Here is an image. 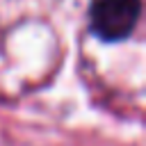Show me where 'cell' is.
<instances>
[{
  "label": "cell",
  "mask_w": 146,
  "mask_h": 146,
  "mask_svg": "<svg viewBox=\"0 0 146 146\" xmlns=\"http://www.w3.org/2000/svg\"><path fill=\"white\" fill-rule=\"evenodd\" d=\"M141 0H91V30L103 41H121L137 25Z\"/></svg>",
  "instance_id": "1"
}]
</instances>
